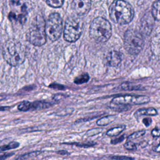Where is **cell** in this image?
I'll list each match as a JSON object with an SVG mask.
<instances>
[{
    "instance_id": "obj_1",
    "label": "cell",
    "mask_w": 160,
    "mask_h": 160,
    "mask_svg": "<svg viewBox=\"0 0 160 160\" xmlns=\"http://www.w3.org/2000/svg\"><path fill=\"white\" fill-rule=\"evenodd\" d=\"M2 54L4 59L9 65L16 66L22 64L26 58L25 48L18 40L8 39L2 48Z\"/></svg>"
},
{
    "instance_id": "obj_2",
    "label": "cell",
    "mask_w": 160,
    "mask_h": 160,
    "mask_svg": "<svg viewBox=\"0 0 160 160\" xmlns=\"http://www.w3.org/2000/svg\"><path fill=\"white\" fill-rule=\"evenodd\" d=\"M109 14L111 19L119 24L129 23L134 15L132 6L125 1H114L109 8Z\"/></svg>"
},
{
    "instance_id": "obj_3",
    "label": "cell",
    "mask_w": 160,
    "mask_h": 160,
    "mask_svg": "<svg viewBox=\"0 0 160 160\" xmlns=\"http://www.w3.org/2000/svg\"><path fill=\"white\" fill-rule=\"evenodd\" d=\"M111 35V24L107 19L99 16L92 21L89 27V36L94 41L99 43L105 42Z\"/></svg>"
},
{
    "instance_id": "obj_4",
    "label": "cell",
    "mask_w": 160,
    "mask_h": 160,
    "mask_svg": "<svg viewBox=\"0 0 160 160\" xmlns=\"http://www.w3.org/2000/svg\"><path fill=\"white\" fill-rule=\"evenodd\" d=\"M46 22L41 15H37L26 33L27 40L32 45L41 46L46 42Z\"/></svg>"
},
{
    "instance_id": "obj_5",
    "label": "cell",
    "mask_w": 160,
    "mask_h": 160,
    "mask_svg": "<svg viewBox=\"0 0 160 160\" xmlns=\"http://www.w3.org/2000/svg\"><path fill=\"white\" fill-rule=\"evenodd\" d=\"M144 40L141 32L132 29H128L124 36V46L126 51L132 55H137L142 50Z\"/></svg>"
},
{
    "instance_id": "obj_6",
    "label": "cell",
    "mask_w": 160,
    "mask_h": 160,
    "mask_svg": "<svg viewBox=\"0 0 160 160\" xmlns=\"http://www.w3.org/2000/svg\"><path fill=\"white\" fill-rule=\"evenodd\" d=\"M82 31L81 19L74 16H69L65 22L64 38L69 42L76 41L81 36Z\"/></svg>"
},
{
    "instance_id": "obj_7",
    "label": "cell",
    "mask_w": 160,
    "mask_h": 160,
    "mask_svg": "<svg viewBox=\"0 0 160 160\" xmlns=\"http://www.w3.org/2000/svg\"><path fill=\"white\" fill-rule=\"evenodd\" d=\"M46 34L52 41H57L61 36L62 31V20L57 12L51 14L46 21Z\"/></svg>"
},
{
    "instance_id": "obj_8",
    "label": "cell",
    "mask_w": 160,
    "mask_h": 160,
    "mask_svg": "<svg viewBox=\"0 0 160 160\" xmlns=\"http://www.w3.org/2000/svg\"><path fill=\"white\" fill-rule=\"evenodd\" d=\"M150 99L147 96L124 95L115 97L111 101V103L129 106L131 104H141L149 102Z\"/></svg>"
},
{
    "instance_id": "obj_9",
    "label": "cell",
    "mask_w": 160,
    "mask_h": 160,
    "mask_svg": "<svg viewBox=\"0 0 160 160\" xmlns=\"http://www.w3.org/2000/svg\"><path fill=\"white\" fill-rule=\"evenodd\" d=\"M71 8L78 16L86 15L91 9V2L88 0H74L71 2Z\"/></svg>"
},
{
    "instance_id": "obj_10",
    "label": "cell",
    "mask_w": 160,
    "mask_h": 160,
    "mask_svg": "<svg viewBox=\"0 0 160 160\" xmlns=\"http://www.w3.org/2000/svg\"><path fill=\"white\" fill-rule=\"evenodd\" d=\"M122 59V54L116 50H112L107 54L106 57V62L108 66L111 67H117L121 62Z\"/></svg>"
},
{
    "instance_id": "obj_11",
    "label": "cell",
    "mask_w": 160,
    "mask_h": 160,
    "mask_svg": "<svg viewBox=\"0 0 160 160\" xmlns=\"http://www.w3.org/2000/svg\"><path fill=\"white\" fill-rule=\"evenodd\" d=\"M151 18V16L149 15H145L141 21V26L140 29L141 34H148L151 32V29L152 28V22L151 20H149Z\"/></svg>"
},
{
    "instance_id": "obj_12",
    "label": "cell",
    "mask_w": 160,
    "mask_h": 160,
    "mask_svg": "<svg viewBox=\"0 0 160 160\" xmlns=\"http://www.w3.org/2000/svg\"><path fill=\"white\" fill-rule=\"evenodd\" d=\"M158 114V112L156 109L153 108H142L137 110L134 113L136 118H139L142 116H156Z\"/></svg>"
},
{
    "instance_id": "obj_13",
    "label": "cell",
    "mask_w": 160,
    "mask_h": 160,
    "mask_svg": "<svg viewBox=\"0 0 160 160\" xmlns=\"http://www.w3.org/2000/svg\"><path fill=\"white\" fill-rule=\"evenodd\" d=\"M52 106V104L48 102H45L42 101H36L31 102V109L32 110H41L43 109H46Z\"/></svg>"
},
{
    "instance_id": "obj_14",
    "label": "cell",
    "mask_w": 160,
    "mask_h": 160,
    "mask_svg": "<svg viewBox=\"0 0 160 160\" xmlns=\"http://www.w3.org/2000/svg\"><path fill=\"white\" fill-rule=\"evenodd\" d=\"M151 14L153 18L160 22V0L156 1L152 5Z\"/></svg>"
},
{
    "instance_id": "obj_15",
    "label": "cell",
    "mask_w": 160,
    "mask_h": 160,
    "mask_svg": "<svg viewBox=\"0 0 160 160\" xmlns=\"http://www.w3.org/2000/svg\"><path fill=\"white\" fill-rule=\"evenodd\" d=\"M121 87L125 91H139L144 89V88L141 85H136L129 82H124L122 83Z\"/></svg>"
},
{
    "instance_id": "obj_16",
    "label": "cell",
    "mask_w": 160,
    "mask_h": 160,
    "mask_svg": "<svg viewBox=\"0 0 160 160\" xmlns=\"http://www.w3.org/2000/svg\"><path fill=\"white\" fill-rule=\"evenodd\" d=\"M116 118V116L114 115H108L106 116H104L98 120L97 121V124L98 126H107L108 124H110L112 121L115 120Z\"/></svg>"
},
{
    "instance_id": "obj_17",
    "label": "cell",
    "mask_w": 160,
    "mask_h": 160,
    "mask_svg": "<svg viewBox=\"0 0 160 160\" xmlns=\"http://www.w3.org/2000/svg\"><path fill=\"white\" fill-rule=\"evenodd\" d=\"M125 128H126V126L124 125H121V126H119L118 127L113 128L108 130L106 132V134L108 136H111V137L117 136V135L119 134L125 129Z\"/></svg>"
},
{
    "instance_id": "obj_18",
    "label": "cell",
    "mask_w": 160,
    "mask_h": 160,
    "mask_svg": "<svg viewBox=\"0 0 160 160\" xmlns=\"http://www.w3.org/2000/svg\"><path fill=\"white\" fill-rule=\"evenodd\" d=\"M89 79V76L87 73H83L75 78L74 82L76 84H81L87 82Z\"/></svg>"
},
{
    "instance_id": "obj_19",
    "label": "cell",
    "mask_w": 160,
    "mask_h": 160,
    "mask_svg": "<svg viewBox=\"0 0 160 160\" xmlns=\"http://www.w3.org/2000/svg\"><path fill=\"white\" fill-rule=\"evenodd\" d=\"M110 108L116 111H127L128 110L130 107L128 105H122V104H112L110 102L109 105Z\"/></svg>"
},
{
    "instance_id": "obj_20",
    "label": "cell",
    "mask_w": 160,
    "mask_h": 160,
    "mask_svg": "<svg viewBox=\"0 0 160 160\" xmlns=\"http://www.w3.org/2000/svg\"><path fill=\"white\" fill-rule=\"evenodd\" d=\"M31 102L28 101L21 102L18 106V109L21 111H27L31 109Z\"/></svg>"
},
{
    "instance_id": "obj_21",
    "label": "cell",
    "mask_w": 160,
    "mask_h": 160,
    "mask_svg": "<svg viewBox=\"0 0 160 160\" xmlns=\"http://www.w3.org/2000/svg\"><path fill=\"white\" fill-rule=\"evenodd\" d=\"M64 1H60V0H55V1H52V0H48L46 1V4L52 7V8H60L62 6V5L64 3Z\"/></svg>"
},
{
    "instance_id": "obj_22",
    "label": "cell",
    "mask_w": 160,
    "mask_h": 160,
    "mask_svg": "<svg viewBox=\"0 0 160 160\" xmlns=\"http://www.w3.org/2000/svg\"><path fill=\"white\" fill-rule=\"evenodd\" d=\"M144 134H145V131L144 130H141V131H136V132L131 134L130 136H129L128 138V139L131 140V139H136L138 138H139V137L143 136Z\"/></svg>"
},
{
    "instance_id": "obj_23",
    "label": "cell",
    "mask_w": 160,
    "mask_h": 160,
    "mask_svg": "<svg viewBox=\"0 0 160 160\" xmlns=\"http://www.w3.org/2000/svg\"><path fill=\"white\" fill-rule=\"evenodd\" d=\"M19 146V143L17 142H11L9 144H8V145H5L2 147H1V150L2 151H5V150H8L9 149H14V148H16Z\"/></svg>"
},
{
    "instance_id": "obj_24",
    "label": "cell",
    "mask_w": 160,
    "mask_h": 160,
    "mask_svg": "<svg viewBox=\"0 0 160 160\" xmlns=\"http://www.w3.org/2000/svg\"><path fill=\"white\" fill-rule=\"evenodd\" d=\"M124 148L128 149V150H131V151H134L136 149V144L132 142V141H128L126 143L124 144Z\"/></svg>"
},
{
    "instance_id": "obj_25",
    "label": "cell",
    "mask_w": 160,
    "mask_h": 160,
    "mask_svg": "<svg viewBox=\"0 0 160 160\" xmlns=\"http://www.w3.org/2000/svg\"><path fill=\"white\" fill-rule=\"evenodd\" d=\"M151 135L153 137L160 136V128H155L151 131Z\"/></svg>"
},
{
    "instance_id": "obj_26",
    "label": "cell",
    "mask_w": 160,
    "mask_h": 160,
    "mask_svg": "<svg viewBox=\"0 0 160 160\" xmlns=\"http://www.w3.org/2000/svg\"><path fill=\"white\" fill-rule=\"evenodd\" d=\"M49 87L52 88V89H64L65 87L61 84H51L49 85Z\"/></svg>"
},
{
    "instance_id": "obj_27",
    "label": "cell",
    "mask_w": 160,
    "mask_h": 160,
    "mask_svg": "<svg viewBox=\"0 0 160 160\" xmlns=\"http://www.w3.org/2000/svg\"><path fill=\"white\" fill-rule=\"evenodd\" d=\"M66 96L64 95V94H54L53 96V99L55 100V101H59L64 98H66Z\"/></svg>"
},
{
    "instance_id": "obj_28",
    "label": "cell",
    "mask_w": 160,
    "mask_h": 160,
    "mask_svg": "<svg viewBox=\"0 0 160 160\" xmlns=\"http://www.w3.org/2000/svg\"><path fill=\"white\" fill-rule=\"evenodd\" d=\"M142 122L144 124V125L146 126H149L151 122H152V120L151 118H144L142 120Z\"/></svg>"
},
{
    "instance_id": "obj_29",
    "label": "cell",
    "mask_w": 160,
    "mask_h": 160,
    "mask_svg": "<svg viewBox=\"0 0 160 160\" xmlns=\"http://www.w3.org/2000/svg\"><path fill=\"white\" fill-rule=\"evenodd\" d=\"M124 138V136L122 135V136H121L120 138H118V139H115L112 140V141H111V143H112V144H116V143H118V142H121L122 141H123Z\"/></svg>"
},
{
    "instance_id": "obj_30",
    "label": "cell",
    "mask_w": 160,
    "mask_h": 160,
    "mask_svg": "<svg viewBox=\"0 0 160 160\" xmlns=\"http://www.w3.org/2000/svg\"><path fill=\"white\" fill-rule=\"evenodd\" d=\"M154 151H156V152H160V144H159L158 146H157L156 147H155V148H154Z\"/></svg>"
}]
</instances>
